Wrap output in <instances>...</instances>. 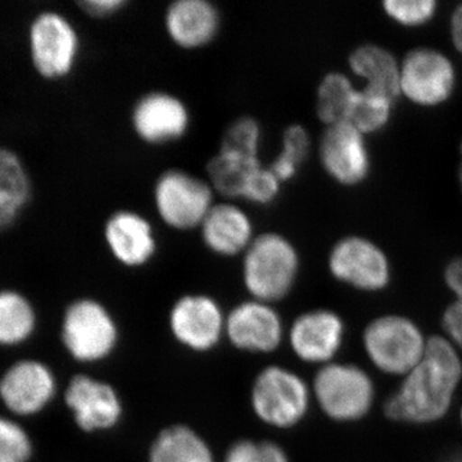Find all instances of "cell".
Masks as SVG:
<instances>
[{
  "label": "cell",
  "instance_id": "6da1fadb",
  "mask_svg": "<svg viewBox=\"0 0 462 462\" xmlns=\"http://www.w3.org/2000/svg\"><path fill=\"white\" fill-rule=\"evenodd\" d=\"M461 384V352L443 334H434L420 363L383 403V413L398 424H437L451 411Z\"/></svg>",
  "mask_w": 462,
  "mask_h": 462
},
{
  "label": "cell",
  "instance_id": "7a4b0ae2",
  "mask_svg": "<svg viewBox=\"0 0 462 462\" xmlns=\"http://www.w3.org/2000/svg\"><path fill=\"white\" fill-rule=\"evenodd\" d=\"M300 267L293 240L281 231H261L240 257V278L249 298L275 305L296 288Z\"/></svg>",
  "mask_w": 462,
  "mask_h": 462
},
{
  "label": "cell",
  "instance_id": "3957f363",
  "mask_svg": "<svg viewBox=\"0 0 462 462\" xmlns=\"http://www.w3.org/2000/svg\"><path fill=\"white\" fill-rule=\"evenodd\" d=\"M428 342L418 322L394 312L372 319L361 334L364 354L374 369L401 379L420 363Z\"/></svg>",
  "mask_w": 462,
  "mask_h": 462
},
{
  "label": "cell",
  "instance_id": "277c9868",
  "mask_svg": "<svg viewBox=\"0 0 462 462\" xmlns=\"http://www.w3.org/2000/svg\"><path fill=\"white\" fill-rule=\"evenodd\" d=\"M311 391L314 402L325 418L338 424L364 420L376 402L373 376L360 365L345 361L319 367Z\"/></svg>",
  "mask_w": 462,
  "mask_h": 462
},
{
  "label": "cell",
  "instance_id": "5b68a950",
  "mask_svg": "<svg viewBox=\"0 0 462 462\" xmlns=\"http://www.w3.org/2000/svg\"><path fill=\"white\" fill-rule=\"evenodd\" d=\"M217 196L206 176L181 167L158 173L152 187V205L161 224L178 233L199 231Z\"/></svg>",
  "mask_w": 462,
  "mask_h": 462
},
{
  "label": "cell",
  "instance_id": "8992f818",
  "mask_svg": "<svg viewBox=\"0 0 462 462\" xmlns=\"http://www.w3.org/2000/svg\"><path fill=\"white\" fill-rule=\"evenodd\" d=\"M312 402L311 384L282 365L264 367L252 384V411L258 420L275 430L298 427L309 415Z\"/></svg>",
  "mask_w": 462,
  "mask_h": 462
},
{
  "label": "cell",
  "instance_id": "52a82bcc",
  "mask_svg": "<svg viewBox=\"0 0 462 462\" xmlns=\"http://www.w3.org/2000/svg\"><path fill=\"white\" fill-rule=\"evenodd\" d=\"M62 342L79 363H102L117 349L120 328L105 303L94 298H80L67 307Z\"/></svg>",
  "mask_w": 462,
  "mask_h": 462
},
{
  "label": "cell",
  "instance_id": "ba28073f",
  "mask_svg": "<svg viewBox=\"0 0 462 462\" xmlns=\"http://www.w3.org/2000/svg\"><path fill=\"white\" fill-rule=\"evenodd\" d=\"M29 42L32 65L47 80L65 79L78 65L80 33L74 23L60 12L44 11L33 18Z\"/></svg>",
  "mask_w": 462,
  "mask_h": 462
},
{
  "label": "cell",
  "instance_id": "9c48e42d",
  "mask_svg": "<svg viewBox=\"0 0 462 462\" xmlns=\"http://www.w3.org/2000/svg\"><path fill=\"white\" fill-rule=\"evenodd\" d=\"M193 115L178 94L165 89L145 91L130 109L134 135L149 147H166L189 134Z\"/></svg>",
  "mask_w": 462,
  "mask_h": 462
},
{
  "label": "cell",
  "instance_id": "30bf717a",
  "mask_svg": "<svg viewBox=\"0 0 462 462\" xmlns=\"http://www.w3.org/2000/svg\"><path fill=\"white\" fill-rule=\"evenodd\" d=\"M328 270L340 284L364 293H380L392 282L387 254L373 240L360 236H345L331 247Z\"/></svg>",
  "mask_w": 462,
  "mask_h": 462
},
{
  "label": "cell",
  "instance_id": "8fae6325",
  "mask_svg": "<svg viewBox=\"0 0 462 462\" xmlns=\"http://www.w3.org/2000/svg\"><path fill=\"white\" fill-rule=\"evenodd\" d=\"M169 328L179 345L196 354H207L223 340L226 314L209 294H182L170 309Z\"/></svg>",
  "mask_w": 462,
  "mask_h": 462
},
{
  "label": "cell",
  "instance_id": "7c38bea8",
  "mask_svg": "<svg viewBox=\"0 0 462 462\" xmlns=\"http://www.w3.org/2000/svg\"><path fill=\"white\" fill-rule=\"evenodd\" d=\"M456 85L454 63L442 51L420 47L401 62V94L420 107H437L451 98Z\"/></svg>",
  "mask_w": 462,
  "mask_h": 462
},
{
  "label": "cell",
  "instance_id": "4fadbf2b",
  "mask_svg": "<svg viewBox=\"0 0 462 462\" xmlns=\"http://www.w3.org/2000/svg\"><path fill=\"white\" fill-rule=\"evenodd\" d=\"M102 236L108 254L125 269H144L160 251L156 226L138 209H115L103 224Z\"/></svg>",
  "mask_w": 462,
  "mask_h": 462
},
{
  "label": "cell",
  "instance_id": "5bb4252c",
  "mask_svg": "<svg viewBox=\"0 0 462 462\" xmlns=\"http://www.w3.org/2000/svg\"><path fill=\"white\" fill-rule=\"evenodd\" d=\"M345 319L330 309L307 310L294 319L288 330V342L298 360L325 366L334 363L346 340Z\"/></svg>",
  "mask_w": 462,
  "mask_h": 462
},
{
  "label": "cell",
  "instance_id": "9a60e30c",
  "mask_svg": "<svg viewBox=\"0 0 462 462\" xmlns=\"http://www.w3.org/2000/svg\"><path fill=\"white\" fill-rule=\"evenodd\" d=\"M225 337L239 351L269 355L285 338L284 322L275 305L249 298L227 312Z\"/></svg>",
  "mask_w": 462,
  "mask_h": 462
},
{
  "label": "cell",
  "instance_id": "2e32d148",
  "mask_svg": "<svg viewBox=\"0 0 462 462\" xmlns=\"http://www.w3.org/2000/svg\"><path fill=\"white\" fill-rule=\"evenodd\" d=\"M65 401L75 422L87 433L115 430L124 416V404L117 389L105 380L76 375L69 380Z\"/></svg>",
  "mask_w": 462,
  "mask_h": 462
},
{
  "label": "cell",
  "instance_id": "e0dca14e",
  "mask_svg": "<svg viewBox=\"0 0 462 462\" xmlns=\"http://www.w3.org/2000/svg\"><path fill=\"white\" fill-rule=\"evenodd\" d=\"M319 158L327 175L345 187L361 184L372 169L365 135L349 123L327 126L319 144Z\"/></svg>",
  "mask_w": 462,
  "mask_h": 462
},
{
  "label": "cell",
  "instance_id": "ac0fdd59",
  "mask_svg": "<svg viewBox=\"0 0 462 462\" xmlns=\"http://www.w3.org/2000/svg\"><path fill=\"white\" fill-rule=\"evenodd\" d=\"M223 14L211 0H173L163 12L167 39L182 51H200L215 42Z\"/></svg>",
  "mask_w": 462,
  "mask_h": 462
},
{
  "label": "cell",
  "instance_id": "d6986e66",
  "mask_svg": "<svg viewBox=\"0 0 462 462\" xmlns=\"http://www.w3.org/2000/svg\"><path fill=\"white\" fill-rule=\"evenodd\" d=\"M203 247L220 258L242 257L257 231L254 218L233 200H217L199 229Z\"/></svg>",
  "mask_w": 462,
  "mask_h": 462
},
{
  "label": "cell",
  "instance_id": "ffe728a7",
  "mask_svg": "<svg viewBox=\"0 0 462 462\" xmlns=\"http://www.w3.org/2000/svg\"><path fill=\"white\" fill-rule=\"evenodd\" d=\"M56 388L53 373L45 365L21 361L0 380V397L11 411L32 415L51 402Z\"/></svg>",
  "mask_w": 462,
  "mask_h": 462
},
{
  "label": "cell",
  "instance_id": "44dd1931",
  "mask_svg": "<svg viewBox=\"0 0 462 462\" xmlns=\"http://www.w3.org/2000/svg\"><path fill=\"white\" fill-rule=\"evenodd\" d=\"M352 72L365 80L364 88L396 100L401 94V63L392 51L378 44H363L348 60Z\"/></svg>",
  "mask_w": 462,
  "mask_h": 462
},
{
  "label": "cell",
  "instance_id": "7402d4cb",
  "mask_svg": "<svg viewBox=\"0 0 462 462\" xmlns=\"http://www.w3.org/2000/svg\"><path fill=\"white\" fill-rule=\"evenodd\" d=\"M148 462H215V456L199 431L175 424L161 430L152 440Z\"/></svg>",
  "mask_w": 462,
  "mask_h": 462
},
{
  "label": "cell",
  "instance_id": "603a6c76",
  "mask_svg": "<svg viewBox=\"0 0 462 462\" xmlns=\"http://www.w3.org/2000/svg\"><path fill=\"white\" fill-rule=\"evenodd\" d=\"M32 196L29 173L21 158L0 148V231L14 224Z\"/></svg>",
  "mask_w": 462,
  "mask_h": 462
},
{
  "label": "cell",
  "instance_id": "cb8c5ba5",
  "mask_svg": "<svg viewBox=\"0 0 462 462\" xmlns=\"http://www.w3.org/2000/svg\"><path fill=\"white\" fill-rule=\"evenodd\" d=\"M263 160H243L216 152L206 163V179L211 184L216 196L224 200H243L249 179Z\"/></svg>",
  "mask_w": 462,
  "mask_h": 462
},
{
  "label": "cell",
  "instance_id": "d4e9b609",
  "mask_svg": "<svg viewBox=\"0 0 462 462\" xmlns=\"http://www.w3.org/2000/svg\"><path fill=\"white\" fill-rule=\"evenodd\" d=\"M357 89L342 72L331 71L322 76L316 90V116L325 126L348 123Z\"/></svg>",
  "mask_w": 462,
  "mask_h": 462
},
{
  "label": "cell",
  "instance_id": "484cf974",
  "mask_svg": "<svg viewBox=\"0 0 462 462\" xmlns=\"http://www.w3.org/2000/svg\"><path fill=\"white\" fill-rule=\"evenodd\" d=\"M263 127L257 117L242 115L226 125L217 152L243 160H263Z\"/></svg>",
  "mask_w": 462,
  "mask_h": 462
},
{
  "label": "cell",
  "instance_id": "4316f807",
  "mask_svg": "<svg viewBox=\"0 0 462 462\" xmlns=\"http://www.w3.org/2000/svg\"><path fill=\"white\" fill-rule=\"evenodd\" d=\"M311 151V136L303 125L291 124L282 134V147L272 162L270 169L276 178L285 184L293 180L305 165Z\"/></svg>",
  "mask_w": 462,
  "mask_h": 462
},
{
  "label": "cell",
  "instance_id": "83f0119b",
  "mask_svg": "<svg viewBox=\"0 0 462 462\" xmlns=\"http://www.w3.org/2000/svg\"><path fill=\"white\" fill-rule=\"evenodd\" d=\"M35 327V314L25 297L14 291H0V345L25 340Z\"/></svg>",
  "mask_w": 462,
  "mask_h": 462
},
{
  "label": "cell",
  "instance_id": "f1b7e54d",
  "mask_svg": "<svg viewBox=\"0 0 462 462\" xmlns=\"http://www.w3.org/2000/svg\"><path fill=\"white\" fill-rule=\"evenodd\" d=\"M396 100L363 88L357 91L348 123L364 134L378 133L389 124Z\"/></svg>",
  "mask_w": 462,
  "mask_h": 462
},
{
  "label": "cell",
  "instance_id": "f546056e",
  "mask_svg": "<svg viewBox=\"0 0 462 462\" xmlns=\"http://www.w3.org/2000/svg\"><path fill=\"white\" fill-rule=\"evenodd\" d=\"M443 281L454 300L443 310L442 334L462 354V257L449 261L443 272Z\"/></svg>",
  "mask_w": 462,
  "mask_h": 462
},
{
  "label": "cell",
  "instance_id": "4dcf8cb0",
  "mask_svg": "<svg viewBox=\"0 0 462 462\" xmlns=\"http://www.w3.org/2000/svg\"><path fill=\"white\" fill-rule=\"evenodd\" d=\"M436 0H385L383 11L393 23L404 27H420L436 16Z\"/></svg>",
  "mask_w": 462,
  "mask_h": 462
},
{
  "label": "cell",
  "instance_id": "1f68e13d",
  "mask_svg": "<svg viewBox=\"0 0 462 462\" xmlns=\"http://www.w3.org/2000/svg\"><path fill=\"white\" fill-rule=\"evenodd\" d=\"M224 462H291V458L273 440L240 439L229 447Z\"/></svg>",
  "mask_w": 462,
  "mask_h": 462
},
{
  "label": "cell",
  "instance_id": "d6a6232c",
  "mask_svg": "<svg viewBox=\"0 0 462 462\" xmlns=\"http://www.w3.org/2000/svg\"><path fill=\"white\" fill-rule=\"evenodd\" d=\"M282 185L270 169L269 163H263L249 179L243 200L254 206H272L281 197Z\"/></svg>",
  "mask_w": 462,
  "mask_h": 462
},
{
  "label": "cell",
  "instance_id": "836d02e7",
  "mask_svg": "<svg viewBox=\"0 0 462 462\" xmlns=\"http://www.w3.org/2000/svg\"><path fill=\"white\" fill-rule=\"evenodd\" d=\"M32 454L26 431L16 422L0 418V462H26Z\"/></svg>",
  "mask_w": 462,
  "mask_h": 462
},
{
  "label": "cell",
  "instance_id": "e575fe53",
  "mask_svg": "<svg viewBox=\"0 0 462 462\" xmlns=\"http://www.w3.org/2000/svg\"><path fill=\"white\" fill-rule=\"evenodd\" d=\"M79 8L87 16L96 20H107L123 14L129 7V0H80Z\"/></svg>",
  "mask_w": 462,
  "mask_h": 462
},
{
  "label": "cell",
  "instance_id": "d590c367",
  "mask_svg": "<svg viewBox=\"0 0 462 462\" xmlns=\"http://www.w3.org/2000/svg\"><path fill=\"white\" fill-rule=\"evenodd\" d=\"M449 32H451L452 44L456 51L462 54V3L456 7L452 14Z\"/></svg>",
  "mask_w": 462,
  "mask_h": 462
},
{
  "label": "cell",
  "instance_id": "8d00e7d4",
  "mask_svg": "<svg viewBox=\"0 0 462 462\" xmlns=\"http://www.w3.org/2000/svg\"><path fill=\"white\" fill-rule=\"evenodd\" d=\"M458 422H460V427L462 430V404H461L460 410H458Z\"/></svg>",
  "mask_w": 462,
  "mask_h": 462
},
{
  "label": "cell",
  "instance_id": "74e56055",
  "mask_svg": "<svg viewBox=\"0 0 462 462\" xmlns=\"http://www.w3.org/2000/svg\"><path fill=\"white\" fill-rule=\"evenodd\" d=\"M458 179H460V185L462 189V163L460 165V171H458Z\"/></svg>",
  "mask_w": 462,
  "mask_h": 462
},
{
  "label": "cell",
  "instance_id": "f35d334b",
  "mask_svg": "<svg viewBox=\"0 0 462 462\" xmlns=\"http://www.w3.org/2000/svg\"><path fill=\"white\" fill-rule=\"evenodd\" d=\"M461 158H462V143H461ZM462 163V161H461Z\"/></svg>",
  "mask_w": 462,
  "mask_h": 462
}]
</instances>
